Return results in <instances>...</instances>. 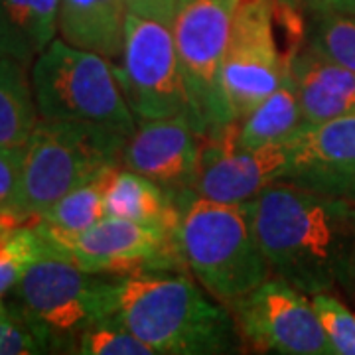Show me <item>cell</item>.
Wrapping results in <instances>:
<instances>
[{"instance_id": "6da1fadb", "label": "cell", "mask_w": 355, "mask_h": 355, "mask_svg": "<svg viewBox=\"0 0 355 355\" xmlns=\"http://www.w3.org/2000/svg\"><path fill=\"white\" fill-rule=\"evenodd\" d=\"M270 277L316 292H352L355 277V202L277 182L247 202Z\"/></svg>"}, {"instance_id": "7a4b0ae2", "label": "cell", "mask_w": 355, "mask_h": 355, "mask_svg": "<svg viewBox=\"0 0 355 355\" xmlns=\"http://www.w3.org/2000/svg\"><path fill=\"white\" fill-rule=\"evenodd\" d=\"M109 318L160 355L241 352V334L227 306L186 270H144L111 277Z\"/></svg>"}, {"instance_id": "3957f363", "label": "cell", "mask_w": 355, "mask_h": 355, "mask_svg": "<svg viewBox=\"0 0 355 355\" xmlns=\"http://www.w3.org/2000/svg\"><path fill=\"white\" fill-rule=\"evenodd\" d=\"M304 44V20L294 2H239L219 73V87L233 123H241L291 76L292 60Z\"/></svg>"}, {"instance_id": "277c9868", "label": "cell", "mask_w": 355, "mask_h": 355, "mask_svg": "<svg viewBox=\"0 0 355 355\" xmlns=\"http://www.w3.org/2000/svg\"><path fill=\"white\" fill-rule=\"evenodd\" d=\"M176 227L184 265L221 304H233L270 277L254 237L247 203L186 198Z\"/></svg>"}, {"instance_id": "5b68a950", "label": "cell", "mask_w": 355, "mask_h": 355, "mask_svg": "<svg viewBox=\"0 0 355 355\" xmlns=\"http://www.w3.org/2000/svg\"><path fill=\"white\" fill-rule=\"evenodd\" d=\"M128 137L89 123L40 116L22 156L18 219L36 223L65 193L121 164Z\"/></svg>"}, {"instance_id": "8992f818", "label": "cell", "mask_w": 355, "mask_h": 355, "mask_svg": "<svg viewBox=\"0 0 355 355\" xmlns=\"http://www.w3.org/2000/svg\"><path fill=\"white\" fill-rule=\"evenodd\" d=\"M111 60L53 40L40 51L30 76L42 119L76 121L130 135L137 116L128 107Z\"/></svg>"}, {"instance_id": "52a82bcc", "label": "cell", "mask_w": 355, "mask_h": 355, "mask_svg": "<svg viewBox=\"0 0 355 355\" xmlns=\"http://www.w3.org/2000/svg\"><path fill=\"white\" fill-rule=\"evenodd\" d=\"M111 275H93L64 257H46L16 284L14 316L46 340L51 352L77 349L89 326L109 320Z\"/></svg>"}, {"instance_id": "ba28073f", "label": "cell", "mask_w": 355, "mask_h": 355, "mask_svg": "<svg viewBox=\"0 0 355 355\" xmlns=\"http://www.w3.org/2000/svg\"><path fill=\"white\" fill-rule=\"evenodd\" d=\"M241 0H178L172 24L191 121L203 137L231 125L219 87L233 18Z\"/></svg>"}, {"instance_id": "9c48e42d", "label": "cell", "mask_w": 355, "mask_h": 355, "mask_svg": "<svg viewBox=\"0 0 355 355\" xmlns=\"http://www.w3.org/2000/svg\"><path fill=\"white\" fill-rule=\"evenodd\" d=\"M113 67L137 121L191 116L170 26L127 12L123 51Z\"/></svg>"}, {"instance_id": "30bf717a", "label": "cell", "mask_w": 355, "mask_h": 355, "mask_svg": "<svg viewBox=\"0 0 355 355\" xmlns=\"http://www.w3.org/2000/svg\"><path fill=\"white\" fill-rule=\"evenodd\" d=\"M227 308L251 352L334 355L310 296L279 277H268Z\"/></svg>"}, {"instance_id": "8fae6325", "label": "cell", "mask_w": 355, "mask_h": 355, "mask_svg": "<svg viewBox=\"0 0 355 355\" xmlns=\"http://www.w3.org/2000/svg\"><path fill=\"white\" fill-rule=\"evenodd\" d=\"M60 249L65 259L93 275L186 270L174 231L113 216H105Z\"/></svg>"}, {"instance_id": "7c38bea8", "label": "cell", "mask_w": 355, "mask_h": 355, "mask_svg": "<svg viewBox=\"0 0 355 355\" xmlns=\"http://www.w3.org/2000/svg\"><path fill=\"white\" fill-rule=\"evenodd\" d=\"M237 123L214 128L203 137L200 172L193 193L219 203H247L284 178L292 139L259 148L237 140Z\"/></svg>"}, {"instance_id": "4fadbf2b", "label": "cell", "mask_w": 355, "mask_h": 355, "mask_svg": "<svg viewBox=\"0 0 355 355\" xmlns=\"http://www.w3.org/2000/svg\"><path fill=\"white\" fill-rule=\"evenodd\" d=\"M203 135L190 114L139 121L123 148L121 164L150 178L182 203L193 196Z\"/></svg>"}, {"instance_id": "5bb4252c", "label": "cell", "mask_w": 355, "mask_h": 355, "mask_svg": "<svg viewBox=\"0 0 355 355\" xmlns=\"http://www.w3.org/2000/svg\"><path fill=\"white\" fill-rule=\"evenodd\" d=\"M280 182L355 202V114L300 128Z\"/></svg>"}, {"instance_id": "9a60e30c", "label": "cell", "mask_w": 355, "mask_h": 355, "mask_svg": "<svg viewBox=\"0 0 355 355\" xmlns=\"http://www.w3.org/2000/svg\"><path fill=\"white\" fill-rule=\"evenodd\" d=\"M291 76L304 125L355 114V71L326 60L304 44L292 60Z\"/></svg>"}, {"instance_id": "2e32d148", "label": "cell", "mask_w": 355, "mask_h": 355, "mask_svg": "<svg viewBox=\"0 0 355 355\" xmlns=\"http://www.w3.org/2000/svg\"><path fill=\"white\" fill-rule=\"evenodd\" d=\"M107 216L130 219L176 233L182 205L176 196L127 166L119 164L107 174L105 184Z\"/></svg>"}, {"instance_id": "e0dca14e", "label": "cell", "mask_w": 355, "mask_h": 355, "mask_svg": "<svg viewBox=\"0 0 355 355\" xmlns=\"http://www.w3.org/2000/svg\"><path fill=\"white\" fill-rule=\"evenodd\" d=\"M123 0H60L58 32L64 42L116 62L125 42Z\"/></svg>"}, {"instance_id": "ac0fdd59", "label": "cell", "mask_w": 355, "mask_h": 355, "mask_svg": "<svg viewBox=\"0 0 355 355\" xmlns=\"http://www.w3.org/2000/svg\"><path fill=\"white\" fill-rule=\"evenodd\" d=\"M60 0H0V32L8 55L32 65L58 34Z\"/></svg>"}, {"instance_id": "d6986e66", "label": "cell", "mask_w": 355, "mask_h": 355, "mask_svg": "<svg viewBox=\"0 0 355 355\" xmlns=\"http://www.w3.org/2000/svg\"><path fill=\"white\" fill-rule=\"evenodd\" d=\"M28 67L14 58L0 60V148L6 150H24L40 121Z\"/></svg>"}, {"instance_id": "ffe728a7", "label": "cell", "mask_w": 355, "mask_h": 355, "mask_svg": "<svg viewBox=\"0 0 355 355\" xmlns=\"http://www.w3.org/2000/svg\"><path fill=\"white\" fill-rule=\"evenodd\" d=\"M237 125V140L245 148L291 140L304 127V114L292 76L286 77Z\"/></svg>"}, {"instance_id": "44dd1931", "label": "cell", "mask_w": 355, "mask_h": 355, "mask_svg": "<svg viewBox=\"0 0 355 355\" xmlns=\"http://www.w3.org/2000/svg\"><path fill=\"white\" fill-rule=\"evenodd\" d=\"M113 170V168H111ZM109 170L97 180L83 184L51 205L38 217V225L58 247L67 239L83 233L107 216L105 211V184Z\"/></svg>"}, {"instance_id": "7402d4cb", "label": "cell", "mask_w": 355, "mask_h": 355, "mask_svg": "<svg viewBox=\"0 0 355 355\" xmlns=\"http://www.w3.org/2000/svg\"><path fill=\"white\" fill-rule=\"evenodd\" d=\"M306 46L355 71V14H314L306 32Z\"/></svg>"}, {"instance_id": "603a6c76", "label": "cell", "mask_w": 355, "mask_h": 355, "mask_svg": "<svg viewBox=\"0 0 355 355\" xmlns=\"http://www.w3.org/2000/svg\"><path fill=\"white\" fill-rule=\"evenodd\" d=\"M76 354L83 355H154L146 345L121 322L113 318L97 322L77 338Z\"/></svg>"}, {"instance_id": "cb8c5ba5", "label": "cell", "mask_w": 355, "mask_h": 355, "mask_svg": "<svg viewBox=\"0 0 355 355\" xmlns=\"http://www.w3.org/2000/svg\"><path fill=\"white\" fill-rule=\"evenodd\" d=\"M334 355H355V314L334 292L310 296Z\"/></svg>"}, {"instance_id": "d4e9b609", "label": "cell", "mask_w": 355, "mask_h": 355, "mask_svg": "<svg viewBox=\"0 0 355 355\" xmlns=\"http://www.w3.org/2000/svg\"><path fill=\"white\" fill-rule=\"evenodd\" d=\"M24 150L0 148V217L24 225L18 219V198H20V176H22Z\"/></svg>"}, {"instance_id": "484cf974", "label": "cell", "mask_w": 355, "mask_h": 355, "mask_svg": "<svg viewBox=\"0 0 355 355\" xmlns=\"http://www.w3.org/2000/svg\"><path fill=\"white\" fill-rule=\"evenodd\" d=\"M51 354L50 345L20 318L0 320V355Z\"/></svg>"}, {"instance_id": "4316f807", "label": "cell", "mask_w": 355, "mask_h": 355, "mask_svg": "<svg viewBox=\"0 0 355 355\" xmlns=\"http://www.w3.org/2000/svg\"><path fill=\"white\" fill-rule=\"evenodd\" d=\"M123 4L127 12L162 22L170 28L174 24V16L178 10V0H123Z\"/></svg>"}, {"instance_id": "83f0119b", "label": "cell", "mask_w": 355, "mask_h": 355, "mask_svg": "<svg viewBox=\"0 0 355 355\" xmlns=\"http://www.w3.org/2000/svg\"><path fill=\"white\" fill-rule=\"evenodd\" d=\"M294 4L314 14H355V0H294Z\"/></svg>"}, {"instance_id": "f1b7e54d", "label": "cell", "mask_w": 355, "mask_h": 355, "mask_svg": "<svg viewBox=\"0 0 355 355\" xmlns=\"http://www.w3.org/2000/svg\"><path fill=\"white\" fill-rule=\"evenodd\" d=\"M10 229H12V225H8V223L0 221V247H2L4 243H6V237H8Z\"/></svg>"}, {"instance_id": "f546056e", "label": "cell", "mask_w": 355, "mask_h": 355, "mask_svg": "<svg viewBox=\"0 0 355 355\" xmlns=\"http://www.w3.org/2000/svg\"><path fill=\"white\" fill-rule=\"evenodd\" d=\"M4 58H10V55H8V48H6L4 36H2V32H0V60H4Z\"/></svg>"}, {"instance_id": "4dcf8cb0", "label": "cell", "mask_w": 355, "mask_h": 355, "mask_svg": "<svg viewBox=\"0 0 355 355\" xmlns=\"http://www.w3.org/2000/svg\"><path fill=\"white\" fill-rule=\"evenodd\" d=\"M10 316H12V314H10V310L2 304V300H0V320H6V318H10Z\"/></svg>"}, {"instance_id": "1f68e13d", "label": "cell", "mask_w": 355, "mask_h": 355, "mask_svg": "<svg viewBox=\"0 0 355 355\" xmlns=\"http://www.w3.org/2000/svg\"><path fill=\"white\" fill-rule=\"evenodd\" d=\"M349 296L355 300V277H354V284H352V292H349Z\"/></svg>"}, {"instance_id": "d6a6232c", "label": "cell", "mask_w": 355, "mask_h": 355, "mask_svg": "<svg viewBox=\"0 0 355 355\" xmlns=\"http://www.w3.org/2000/svg\"><path fill=\"white\" fill-rule=\"evenodd\" d=\"M0 221H4V223H8V225H12V227H18V225H14L12 221H8V219H4V217H0Z\"/></svg>"}, {"instance_id": "836d02e7", "label": "cell", "mask_w": 355, "mask_h": 355, "mask_svg": "<svg viewBox=\"0 0 355 355\" xmlns=\"http://www.w3.org/2000/svg\"><path fill=\"white\" fill-rule=\"evenodd\" d=\"M286 2H294V0H286Z\"/></svg>"}]
</instances>
